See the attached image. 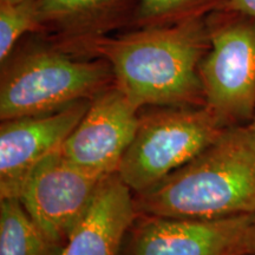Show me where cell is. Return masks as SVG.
I'll return each instance as SVG.
<instances>
[{
  "instance_id": "d6986e66",
  "label": "cell",
  "mask_w": 255,
  "mask_h": 255,
  "mask_svg": "<svg viewBox=\"0 0 255 255\" xmlns=\"http://www.w3.org/2000/svg\"><path fill=\"white\" fill-rule=\"evenodd\" d=\"M244 255H253V254H244Z\"/></svg>"
},
{
  "instance_id": "7a4b0ae2",
  "label": "cell",
  "mask_w": 255,
  "mask_h": 255,
  "mask_svg": "<svg viewBox=\"0 0 255 255\" xmlns=\"http://www.w3.org/2000/svg\"><path fill=\"white\" fill-rule=\"evenodd\" d=\"M138 214L214 219L255 213V130L226 128L205 150L151 189L133 194Z\"/></svg>"
},
{
  "instance_id": "ba28073f",
  "label": "cell",
  "mask_w": 255,
  "mask_h": 255,
  "mask_svg": "<svg viewBox=\"0 0 255 255\" xmlns=\"http://www.w3.org/2000/svg\"><path fill=\"white\" fill-rule=\"evenodd\" d=\"M139 110L116 85L98 95L60 151L77 167L98 176L117 173L132 142Z\"/></svg>"
},
{
  "instance_id": "4fadbf2b",
  "label": "cell",
  "mask_w": 255,
  "mask_h": 255,
  "mask_svg": "<svg viewBox=\"0 0 255 255\" xmlns=\"http://www.w3.org/2000/svg\"><path fill=\"white\" fill-rule=\"evenodd\" d=\"M228 0H139L133 28L169 26L225 7Z\"/></svg>"
},
{
  "instance_id": "5b68a950",
  "label": "cell",
  "mask_w": 255,
  "mask_h": 255,
  "mask_svg": "<svg viewBox=\"0 0 255 255\" xmlns=\"http://www.w3.org/2000/svg\"><path fill=\"white\" fill-rule=\"evenodd\" d=\"M206 21L209 49L199 68L205 107L223 128L247 126L255 113V18L222 7Z\"/></svg>"
},
{
  "instance_id": "30bf717a",
  "label": "cell",
  "mask_w": 255,
  "mask_h": 255,
  "mask_svg": "<svg viewBox=\"0 0 255 255\" xmlns=\"http://www.w3.org/2000/svg\"><path fill=\"white\" fill-rule=\"evenodd\" d=\"M136 215L131 189L117 173L108 175L60 255H120Z\"/></svg>"
},
{
  "instance_id": "3957f363",
  "label": "cell",
  "mask_w": 255,
  "mask_h": 255,
  "mask_svg": "<svg viewBox=\"0 0 255 255\" xmlns=\"http://www.w3.org/2000/svg\"><path fill=\"white\" fill-rule=\"evenodd\" d=\"M114 85L105 59L76 55L45 34H27L0 62V119L53 113Z\"/></svg>"
},
{
  "instance_id": "8fae6325",
  "label": "cell",
  "mask_w": 255,
  "mask_h": 255,
  "mask_svg": "<svg viewBox=\"0 0 255 255\" xmlns=\"http://www.w3.org/2000/svg\"><path fill=\"white\" fill-rule=\"evenodd\" d=\"M139 0H37L38 33L60 43L133 28Z\"/></svg>"
},
{
  "instance_id": "2e32d148",
  "label": "cell",
  "mask_w": 255,
  "mask_h": 255,
  "mask_svg": "<svg viewBox=\"0 0 255 255\" xmlns=\"http://www.w3.org/2000/svg\"><path fill=\"white\" fill-rule=\"evenodd\" d=\"M247 254L255 255V213L253 215V221H252V225L250 228V234H248Z\"/></svg>"
},
{
  "instance_id": "e0dca14e",
  "label": "cell",
  "mask_w": 255,
  "mask_h": 255,
  "mask_svg": "<svg viewBox=\"0 0 255 255\" xmlns=\"http://www.w3.org/2000/svg\"><path fill=\"white\" fill-rule=\"evenodd\" d=\"M250 126L253 128V129L255 130V113H254V116H253V120L251 121V123H250Z\"/></svg>"
},
{
  "instance_id": "6da1fadb",
  "label": "cell",
  "mask_w": 255,
  "mask_h": 255,
  "mask_svg": "<svg viewBox=\"0 0 255 255\" xmlns=\"http://www.w3.org/2000/svg\"><path fill=\"white\" fill-rule=\"evenodd\" d=\"M57 43L76 55L107 60L115 85L139 110L205 107L199 68L209 49L206 17Z\"/></svg>"
},
{
  "instance_id": "5bb4252c",
  "label": "cell",
  "mask_w": 255,
  "mask_h": 255,
  "mask_svg": "<svg viewBox=\"0 0 255 255\" xmlns=\"http://www.w3.org/2000/svg\"><path fill=\"white\" fill-rule=\"evenodd\" d=\"M37 0L0 1V62L25 36L38 33Z\"/></svg>"
},
{
  "instance_id": "ac0fdd59",
  "label": "cell",
  "mask_w": 255,
  "mask_h": 255,
  "mask_svg": "<svg viewBox=\"0 0 255 255\" xmlns=\"http://www.w3.org/2000/svg\"><path fill=\"white\" fill-rule=\"evenodd\" d=\"M0 1H17V0H0Z\"/></svg>"
},
{
  "instance_id": "7c38bea8",
  "label": "cell",
  "mask_w": 255,
  "mask_h": 255,
  "mask_svg": "<svg viewBox=\"0 0 255 255\" xmlns=\"http://www.w3.org/2000/svg\"><path fill=\"white\" fill-rule=\"evenodd\" d=\"M62 250L40 231L20 199H1L0 255H60Z\"/></svg>"
},
{
  "instance_id": "9c48e42d",
  "label": "cell",
  "mask_w": 255,
  "mask_h": 255,
  "mask_svg": "<svg viewBox=\"0 0 255 255\" xmlns=\"http://www.w3.org/2000/svg\"><path fill=\"white\" fill-rule=\"evenodd\" d=\"M90 103L82 101L53 113L1 121L0 199H19L32 171L62 148Z\"/></svg>"
},
{
  "instance_id": "8992f818",
  "label": "cell",
  "mask_w": 255,
  "mask_h": 255,
  "mask_svg": "<svg viewBox=\"0 0 255 255\" xmlns=\"http://www.w3.org/2000/svg\"><path fill=\"white\" fill-rule=\"evenodd\" d=\"M253 215L193 219L137 213L120 255L247 254Z\"/></svg>"
},
{
  "instance_id": "9a60e30c",
  "label": "cell",
  "mask_w": 255,
  "mask_h": 255,
  "mask_svg": "<svg viewBox=\"0 0 255 255\" xmlns=\"http://www.w3.org/2000/svg\"><path fill=\"white\" fill-rule=\"evenodd\" d=\"M225 7L240 11L255 18V0H228Z\"/></svg>"
},
{
  "instance_id": "52a82bcc",
  "label": "cell",
  "mask_w": 255,
  "mask_h": 255,
  "mask_svg": "<svg viewBox=\"0 0 255 255\" xmlns=\"http://www.w3.org/2000/svg\"><path fill=\"white\" fill-rule=\"evenodd\" d=\"M104 177L71 163L59 149L32 171L19 199L40 231L64 247Z\"/></svg>"
},
{
  "instance_id": "277c9868",
  "label": "cell",
  "mask_w": 255,
  "mask_h": 255,
  "mask_svg": "<svg viewBox=\"0 0 255 255\" xmlns=\"http://www.w3.org/2000/svg\"><path fill=\"white\" fill-rule=\"evenodd\" d=\"M206 107H149L117 174L133 194L151 189L205 150L223 130Z\"/></svg>"
}]
</instances>
